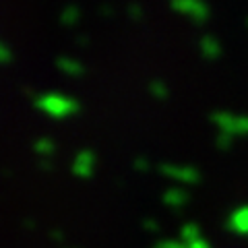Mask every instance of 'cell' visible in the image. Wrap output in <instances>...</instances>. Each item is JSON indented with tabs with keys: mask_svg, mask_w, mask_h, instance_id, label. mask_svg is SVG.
Segmentation results:
<instances>
[{
	"mask_svg": "<svg viewBox=\"0 0 248 248\" xmlns=\"http://www.w3.org/2000/svg\"><path fill=\"white\" fill-rule=\"evenodd\" d=\"M35 106L54 118H64L75 112H79V102L75 97L62 95V93H37L33 97Z\"/></svg>",
	"mask_w": 248,
	"mask_h": 248,
	"instance_id": "1",
	"label": "cell"
},
{
	"mask_svg": "<svg viewBox=\"0 0 248 248\" xmlns=\"http://www.w3.org/2000/svg\"><path fill=\"white\" fill-rule=\"evenodd\" d=\"M93 161H95V155H93L91 149H81L79 153L75 155V161H73V172L77 176H85L87 178L93 170Z\"/></svg>",
	"mask_w": 248,
	"mask_h": 248,
	"instance_id": "2",
	"label": "cell"
},
{
	"mask_svg": "<svg viewBox=\"0 0 248 248\" xmlns=\"http://www.w3.org/2000/svg\"><path fill=\"white\" fill-rule=\"evenodd\" d=\"M56 66L60 68V71L68 73V75H81V73L85 71V66L81 64L79 60L68 58V56H58V58H56Z\"/></svg>",
	"mask_w": 248,
	"mask_h": 248,
	"instance_id": "3",
	"label": "cell"
},
{
	"mask_svg": "<svg viewBox=\"0 0 248 248\" xmlns=\"http://www.w3.org/2000/svg\"><path fill=\"white\" fill-rule=\"evenodd\" d=\"M81 17V11L77 4H66L64 9H62L60 13V21L66 23V25H73V23H77V19Z\"/></svg>",
	"mask_w": 248,
	"mask_h": 248,
	"instance_id": "4",
	"label": "cell"
},
{
	"mask_svg": "<svg viewBox=\"0 0 248 248\" xmlns=\"http://www.w3.org/2000/svg\"><path fill=\"white\" fill-rule=\"evenodd\" d=\"M33 149L37 153H42V155H50L54 151V141L50 137H40L37 141L33 143Z\"/></svg>",
	"mask_w": 248,
	"mask_h": 248,
	"instance_id": "5",
	"label": "cell"
},
{
	"mask_svg": "<svg viewBox=\"0 0 248 248\" xmlns=\"http://www.w3.org/2000/svg\"><path fill=\"white\" fill-rule=\"evenodd\" d=\"M11 58H13L11 48L2 40H0V64H6V62H11Z\"/></svg>",
	"mask_w": 248,
	"mask_h": 248,
	"instance_id": "6",
	"label": "cell"
},
{
	"mask_svg": "<svg viewBox=\"0 0 248 248\" xmlns=\"http://www.w3.org/2000/svg\"><path fill=\"white\" fill-rule=\"evenodd\" d=\"M128 15L130 17H135V19H139L141 17V9H139L137 4H128Z\"/></svg>",
	"mask_w": 248,
	"mask_h": 248,
	"instance_id": "7",
	"label": "cell"
},
{
	"mask_svg": "<svg viewBox=\"0 0 248 248\" xmlns=\"http://www.w3.org/2000/svg\"><path fill=\"white\" fill-rule=\"evenodd\" d=\"M135 166H137L139 170H143V168H147V161H145L143 157H139V159H135Z\"/></svg>",
	"mask_w": 248,
	"mask_h": 248,
	"instance_id": "8",
	"label": "cell"
},
{
	"mask_svg": "<svg viewBox=\"0 0 248 248\" xmlns=\"http://www.w3.org/2000/svg\"><path fill=\"white\" fill-rule=\"evenodd\" d=\"M50 236H52L54 240H60V238H62V232H60V230H52V232H50Z\"/></svg>",
	"mask_w": 248,
	"mask_h": 248,
	"instance_id": "9",
	"label": "cell"
},
{
	"mask_svg": "<svg viewBox=\"0 0 248 248\" xmlns=\"http://www.w3.org/2000/svg\"><path fill=\"white\" fill-rule=\"evenodd\" d=\"M40 166H42L44 170H48V168H52V161H50V159H42V161H40Z\"/></svg>",
	"mask_w": 248,
	"mask_h": 248,
	"instance_id": "10",
	"label": "cell"
},
{
	"mask_svg": "<svg viewBox=\"0 0 248 248\" xmlns=\"http://www.w3.org/2000/svg\"><path fill=\"white\" fill-rule=\"evenodd\" d=\"M99 11H102L104 15H112V9H110V6H102V9H99Z\"/></svg>",
	"mask_w": 248,
	"mask_h": 248,
	"instance_id": "11",
	"label": "cell"
}]
</instances>
